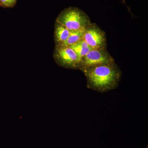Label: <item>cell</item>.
I'll return each mask as SVG.
<instances>
[{"label":"cell","mask_w":148,"mask_h":148,"mask_svg":"<svg viewBox=\"0 0 148 148\" xmlns=\"http://www.w3.org/2000/svg\"><path fill=\"white\" fill-rule=\"evenodd\" d=\"M69 47L73 49L81 59L92 49L83 39Z\"/></svg>","instance_id":"cell-7"},{"label":"cell","mask_w":148,"mask_h":148,"mask_svg":"<svg viewBox=\"0 0 148 148\" xmlns=\"http://www.w3.org/2000/svg\"><path fill=\"white\" fill-rule=\"evenodd\" d=\"M83 40L92 49H107L106 33L95 23H91L85 28Z\"/></svg>","instance_id":"cell-5"},{"label":"cell","mask_w":148,"mask_h":148,"mask_svg":"<svg viewBox=\"0 0 148 148\" xmlns=\"http://www.w3.org/2000/svg\"><path fill=\"white\" fill-rule=\"evenodd\" d=\"M107 49H92L82 58L79 70L114 63Z\"/></svg>","instance_id":"cell-4"},{"label":"cell","mask_w":148,"mask_h":148,"mask_svg":"<svg viewBox=\"0 0 148 148\" xmlns=\"http://www.w3.org/2000/svg\"><path fill=\"white\" fill-rule=\"evenodd\" d=\"M17 0H0V6L3 8H12L16 5Z\"/></svg>","instance_id":"cell-9"},{"label":"cell","mask_w":148,"mask_h":148,"mask_svg":"<svg viewBox=\"0 0 148 148\" xmlns=\"http://www.w3.org/2000/svg\"><path fill=\"white\" fill-rule=\"evenodd\" d=\"M54 26V39L55 45H61L68 39L71 32L56 21Z\"/></svg>","instance_id":"cell-6"},{"label":"cell","mask_w":148,"mask_h":148,"mask_svg":"<svg viewBox=\"0 0 148 148\" xmlns=\"http://www.w3.org/2000/svg\"><path fill=\"white\" fill-rule=\"evenodd\" d=\"M53 58L56 63L61 67L79 69L81 59L70 47L55 46Z\"/></svg>","instance_id":"cell-3"},{"label":"cell","mask_w":148,"mask_h":148,"mask_svg":"<svg viewBox=\"0 0 148 148\" xmlns=\"http://www.w3.org/2000/svg\"><path fill=\"white\" fill-rule=\"evenodd\" d=\"M56 21L71 32L84 29L91 23L88 15L83 11L75 7H70L62 10Z\"/></svg>","instance_id":"cell-2"},{"label":"cell","mask_w":148,"mask_h":148,"mask_svg":"<svg viewBox=\"0 0 148 148\" xmlns=\"http://www.w3.org/2000/svg\"><path fill=\"white\" fill-rule=\"evenodd\" d=\"M80 71L86 77L88 88L102 93L116 89L121 79V71L115 62Z\"/></svg>","instance_id":"cell-1"},{"label":"cell","mask_w":148,"mask_h":148,"mask_svg":"<svg viewBox=\"0 0 148 148\" xmlns=\"http://www.w3.org/2000/svg\"><path fill=\"white\" fill-rule=\"evenodd\" d=\"M84 29H80L77 31H72L68 39L63 44L59 45L65 46H71L74 44L83 39V35Z\"/></svg>","instance_id":"cell-8"}]
</instances>
